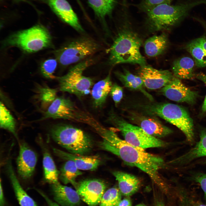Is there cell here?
I'll list each match as a JSON object with an SVG mask.
<instances>
[{"label": "cell", "mask_w": 206, "mask_h": 206, "mask_svg": "<svg viewBox=\"0 0 206 206\" xmlns=\"http://www.w3.org/2000/svg\"><path fill=\"white\" fill-rule=\"evenodd\" d=\"M99 135L102 138L98 144L100 148L117 156L126 164L139 168L160 189L167 191V185L160 173L165 165L162 158L128 143L112 129L105 128Z\"/></svg>", "instance_id": "obj_1"}, {"label": "cell", "mask_w": 206, "mask_h": 206, "mask_svg": "<svg viewBox=\"0 0 206 206\" xmlns=\"http://www.w3.org/2000/svg\"><path fill=\"white\" fill-rule=\"evenodd\" d=\"M142 41L138 35L125 27L118 33L111 47L108 50V62L112 66L122 63L146 65L140 49Z\"/></svg>", "instance_id": "obj_2"}, {"label": "cell", "mask_w": 206, "mask_h": 206, "mask_svg": "<svg viewBox=\"0 0 206 206\" xmlns=\"http://www.w3.org/2000/svg\"><path fill=\"white\" fill-rule=\"evenodd\" d=\"M171 1L166 0L145 13V23L151 31L167 29L185 17L193 7L206 4V0H200L173 5L170 4Z\"/></svg>", "instance_id": "obj_3"}, {"label": "cell", "mask_w": 206, "mask_h": 206, "mask_svg": "<svg viewBox=\"0 0 206 206\" xmlns=\"http://www.w3.org/2000/svg\"><path fill=\"white\" fill-rule=\"evenodd\" d=\"M140 107L144 114L160 117L179 129L188 141L193 140V121L184 108L177 104L164 103H150Z\"/></svg>", "instance_id": "obj_4"}, {"label": "cell", "mask_w": 206, "mask_h": 206, "mask_svg": "<svg viewBox=\"0 0 206 206\" xmlns=\"http://www.w3.org/2000/svg\"><path fill=\"white\" fill-rule=\"evenodd\" d=\"M53 139L70 153L84 155L92 147V140L81 129L70 125L58 124L50 129Z\"/></svg>", "instance_id": "obj_5"}, {"label": "cell", "mask_w": 206, "mask_h": 206, "mask_svg": "<svg viewBox=\"0 0 206 206\" xmlns=\"http://www.w3.org/2000/svg\"><path fill=\"white\" fill-rule=\"evenodd\" d=\"M3 43L5 46H16L28 53L53 46L49 32L40 25L14 33L8 37Z\"/></svg>", "instance_id": "obj_6"}, {"label": "cell", "mask_w": 206, "mask_h": 206, "mask_svg": "<svg viewBox=\"0 0 206 206\" xmlns=\"http://www.w3.org/2000/svg\"><path fill=\"white\" fill-rule=\"evenodd\" d=\"M107 120L121 132L124 140L132 145L144 149L165 145L162 140L148 134L140 127L129 123L112 110L109 112Z\"/></svg>", "instance_id": "obj_7"}, {"label": "cell", "mask_w": 206, "mask_h": 206, "mask_svg": "<svg viewBox=\"0 0 206 206\" xmlns=\"http://www.w3.org/2000/svg\"><path fill=\"white\" fill-rule=\"evenodd\" d=\"M93 62L91 59L85 60L72 68L64 75L58 77L60 90L78 97L89 94L93 82L91 78L84 76L83 73Z\"/></svg>", "instance_id": "obj_8"}, {"label": "cell", "mask_w": 206, "mask_h": 206, "mask_svg": "<svg viewBox=\"0 0 206 206\" xmlns=\"http://www.w3.org/2000/svg\"><path fill=\"white\" fill-rule=\"evenodd\" d=\"M100 48L94 40L87 37L76 39L56 51L57 60L63 66H67L86 60L96 53Z\"/></svg>", "instance_id": "obj_9"}, {"label": "cell", "mask_w": 206, "mask_h": 206, "mask_svg": "<svg viewBox=\"0 0 206 206\" xmlns=\"http://www.w3.org/2000/svg\"><path fill=\"white\" fill-rule=\"evenodd\" d=\"M127 117L150 135L159 138L172 132V130L164 125L156 116L129 112Z\"/></svg>", "instance_id": "obj_10"}, {"label": "cell", "mask_w": 206, "mask_h": 206, "mask_svg": "<svg viewBox=\"0 0 206 206\" xmlns=\"http://www.w3.org/2000/svg\"><path fill=\"white\" fill-rule=\"evenodd\" d=\"M106 188L104 181L96 179L81 181L76 187L81 199L89 206H96L100 204Z\"/></svg>", "instance_id": "obj_11"}, {"label": "cell", "mask_w": 206, "mask_h": 206, "mask_svg": "<svg viewBox=\"0 0 206 206\" xmlns=\"http://www.w3.org/2000/svg\"><path fill=\"white\" fill-rule=\"evenodd\" d=\"M138 74L145 87L151 90L162 88L169 84L175 77L169 70H157L146 65L140 66Z\"/></svg>", "instance_id": "obj_12"}, {"label": "cell", "mask_w": 206, "mask_h": 206, "mask_svg": "<svg viewBox=\"0 0 206 206\" xmlns=\"http://www.w3.org/2000/svg\"><path fill=\"white\" fill-rule=\"evenodd\" d=\"M160 92L169 99L177 102L194 103L197 96L196 92L191 90L175 76Z\"/></svg>", "instance_id": "obj_13"}, {"label": "cell", "mask_w": 206, "mask_h": 206, "mask_svg": "<svg viewBox=\"0 0 206 206\" xmlns=\"http://www.w3.org/2000/svg\"><path fill=\"white\" fill-rule=\"evenodd\" d=\"M37 161L36 153L25 143H21L17 164L18 173L21 178L27 179L32 176Z\"/></svg>", "instance_id": "obj_14"}, {"label": "cell", "mask_w": 206, "mask_h": 206, "mask_svg": "<svg viewBox=\"0 0 206 206\" xmlns=\"http://www.w3.org/2000/svg\"><path fill=\"white\" fill-rule=\"evenodd\" d=\"M45 0L52 11L64 22L79 32L84 31L76 14L66 0Z\"/></svg>", "instance_id": "obj_15"}, {"label": "cell", "mask_w": 206, "mask_h": 206, "mask_svg": "<svg viewBox=\"0 0 206 206\" xmlns=\"http://www.w3.org/2000/svg\"><path fill=\"white\" fill-rule=\"evenodd\" d=\"M53 150L54 153L59 157L73 161L80 170L94 171L97 168L101 162V158L98 155L76 154L56 148H54Z\"/></svg>", "instance_id": "obj_16"}, {"label": "cell", "mask_w": 206, "mask_h": 206, "mask_svg": "<svg viewBox=\"0 0 206 206\" xmlns=\"http://www.w3.org/2000/svg\"><path fill=\"white\" fill-rule=\"evenodd\" d=\"M52 192L55 200L63 206H78L80 198L76 191L62 185L59 182L51 184Z\"/></svg>", "instance_id": "obj_17"}, {"label": "cell", "mask_w": 206, "mask_h": 206, "mask_svg": "<svg viewBox=\"0 0 206 206\" xmlns=\"http://www.w3.org/2000/svg\"><path fill=\"white\" fill-rule=\"evenodd\" d=\"M112 174L118 182V189L122 194L129 196L139 189L140 181L134 175L119 171H114Z\"/></svg>", "instance_id": "obj_18"}, {"label": "cell", "mask_w": 206, "mask_h": 206, "mask_svg": "<svg viewBox=\"0 0 206 206\" xmlns=\"http://www.w3.org/2000/svg\"><path fill=\"white\" fill-rule=\"evenodd\" d=\"M112 85L110 73L104 78L94 85L91 95L93 106L95 108H101L104 105Z\"/></svg>", "instance_id": "obj_19"}, {"label": "cell", "mask_w": 206, "mask_h": 206, "mask_svg": "<svg viewBox=\"0 0 206 206\" xmlns=\"http://www.w3.org/2000/svg\"><path fill=\"white\" fill-rule=\"evenodd\" d=\"M115 74L125 87L130 90L139 91L150 101L153 100L152 96L146 90L143 82L139 76L133 74L126 69L122 72H116Z\"/></svg>", "instance_id": "obj_20"}, {"label": "cell", "mask_w": 206, "mask_h": 206, "mask_svg": "<svg viewBox=\"0 0 206 206\" xmlns=\"http://www.w3.org/2000/svg\"><path fill=\"white\" fill-rule=\"evenodd\" d=\"M168 40L167 35L162 33L148 39L145 41V53L148 56L154 57L162 54L167 49Z\"/></svg>", "instance_id": "obj_21"}, {"label": "cell", "mask_w": 206, "mask_h": 206, "mask_svg": "<svg viewBox=\"0 0 206 206\" xmlns=\"http://www.w3.org/2000/svg\"><path fill=\"white\" fill-rule=\"evenodd\" d=\"M7 173L15 194L20 206H37L35 201L27 194L20 185L11 162L7 165Z\"/></svg>", "instance_id": "obj_22"}, {"label": "cell", "mask_w": 206, "mask_h": 206, "mask_svg": "<svg viewBox=\"0 0 206 206\" xmlns=\"http://www.w3.org/2000/svg\"><path fill=\"white\" fill-rule=\"evenodd\" d=\"M194 60L188 57L176 60L173 62L172 70L173 75L179 79H192L194 76Z\"/></svg>", "instance_id": "obj_23"}, {"label": "cell", "mask_w": 206, "mask_h": 206, "mask_svg": "<svg viewBox=\"0 0 206 206\" xmlns=\"http://www.w3.org/2000/svg\"><path fill=\"white\" fill-rule=\"evenodd\" d=\"M44 151L43 165L45 180L51 185L56 183L59 182L60 173L49 152L45 149Z\"/></svg>", "instance_id": "obj_24"}, {"label": "cell", "mask_w": 206, "mask_h": 206, "mask_svg": "<svg viewBox=\"0 0 206 206\" xmlns=\"http://www.w3.org/2000/svg\"><path fill=\"white\" fill-rule=\"evenodd\" d=\"M82 174L73 161L68 160L61 169L59 177L64 184L71 183L76 188L78 183L76 179Z\"/></svg>", "instance_id": "obj_25"}, {"label": "cell", "mask_w": 206, "mask_h": 206, "mask_svg": "<svg viewBox=\"0 0 206 206\" xmlns=\"http://www.w3.org/2000/svg\"><path fill=\"white\" fill-rule=\"evenodd\" d=\"M204 156H206V129L201 132L200 140L195 147L179 158V160L181 163H185Z\"/></svg>", "instance_id": "obj_26"}, {"label": "cell", "mask_w": 206, "mask_h": 206, "mask_svg": "<svg viewBox=\"0 0 206 206\" xmlns=\"http://www.w3.org/2000/svg\"><path fill=\"white\" fill-rule=\"evenodd\" d=\"M186 48L193 56L197 66H206V51L196 39L188 44Z\"/></svg>", "instance_id": "obj_27"}, {"label": "cell", "mask_w": 206, "mask_h": 206, "mask_svg": "<svg viewBox=\"0 0 206 206\" xmlns=\"http://www.w3.org/2000/svg\"><path fill=\"white\" fill-rule=\"evenodd\" d=\"M0 110L1 128L9 131L16 136L15 119L9 110L1 102L0 103Z\"/></svg>", "instance_id": "obj_28"}, {"label": "cell", "mask_w": 206, "mask_h": 206, "mask_svg": "<svg viewBox=\"0 0 206 206\" xmlns=\"http://www.w3.org/2000/svg\"><path fill=\"white\" fill-rule=\"evenodd\" d=\"M98 16L103 18L111 13L114 5V0H88Z\"/></svg>", "instance_id": "obj_29"}, {"label": "cell", "mask_w": 206, "mask_h": 206, "mask_svg": "<svg viewBox=\"0 0 206 206\" xmlns=\"http://www.w3.org/2000/svg\"><path fill=\"white\" fill-rule=\"evenodd\" d=\"M121 193L118 188L114 187L104 193L100 203V206H117L121 200Z\"/></svg>", "instance_id": "obj_30"}, {"label": "cell", "mask_w": 206, "mask_h": 206, "mask_svg": "<svg viewBox=\"0 0 206 206\" xmlns=\"http://www.w3.org/2000/svg\"><path fill=\"white\" fill-rule=\"evenodd\" d=\"M38 92L39 100L44 105L51 104L56 98L57 91L56 89L47 87H42Z\"/></svg>", "instance_id": "obj_31"}, {"label": "cell", "mask_w": 206, "mask_h": 206, "mask_svg": "<svg viewBox=\"0 0 206 206\" xmlns=\"http://www.w3.org/2000/svg\"><path fill=\"white\" fill-rule=\"evenodd\" d=\"M57 64V61L55 59H50L45 60L41 67V71L43 75L49 79H53L55 78L53 74Z\"/></svg>", "instance_id": "obj_32"}, {"label": "cell", "mask_w": 206, "mask_h": 206, "mask_svg": "<svg viewBox=\"0 0 206 206\" xmlns=\"http://www.w3.org/2000/svg\"><path fill=\"white\" fill-rule=\"evenodd\" d=\"M115 106H117L123 96V89L116 83L112 84L110 93Z\"/></svg>", "instance_id": "obj_33"}, {"label": "cell", "mask_w": 206, "mask_h": 206, "mask_svg": "<svg viewBox=\"0 0 206 206\" xmlns=\"http://www.w3.org/2000/svg\"><path fill=\"white\" fill-rule=\"evenodd\" d=\"M166 0H141L136 7L139 10L144 13Z\"/></svg>", "instance_id": "obj_34"}, {"label": "cell", "mask_w": 206, "mask_h": 206, "mask_svg": "<svg viewBox=\"0 0 206 206\" xmlns=\"http://www.w3.org/2000/svg\"><path fill=\"white\" fill-rule=\"evenodd\" d=\"M195 181L200 184L204 192V198L206 201V174L197 177L195 178Z\"/></svg>", "instance_id": "obj_35"}, {"label": "cell", "mask_w": 206, "mask_h": 206, "mask_svg": "<svg viewBox=\"0 0 206 206\" xmlns=\"http://www.w3.org/2000/svg\"><path fill=\"white\" fill-rule=\"evenodd\" d=\"M38 192L45 200L49 206H60L57 203L53 201L48 197L42 192L39 190Z\"/></svg>", "instance_id": "obj_36"}, {"label": "cell", "mask_w": 206, "mask_h": 206, "mask_svg": "<svg viewBox=\"0 0 206 206\" xmlns=\"http://www.w3.org/2000/svg\"><path fill=\"white\" fill-rule=\"evenodd\" d=\"M117 206H132V202L129 198H125L121 199Z\"/></svg>", "instance_id": "obj_37"}, {"label": "cell", "mask_w": 206, "mask_h": 206, "mask_svg": "<svg viewBox=\"0 0 206 206\" xmlns=\"http://www.w3.org/2000/svg\"><path fill=\"white\" fill-rule=\"evenodd\" d=\"M5 199L3 193L1 185V180H0V206H4L5 204Z\"/></svg>", "instance_id": "obj_38"}, {"label": "cell", "mask_w": 206, "mask_h": 206, "mask_svg": "<svg viewBox=\"0 0 206 206\" xmlns=\"http://www.w3.org/2000/svg\"><path fill=\"white\" fill-rule=\"evenodd\" d=\"M196 40L206 51V39L204 37H201Z\"/></svg>", "instance_id": "obj_39"}, {"label": "cell", "mask_w": 206, "mask_h": 206, "mask_svg": "<svg viewBox=\"0 0 206 206\" xmlns=\"http://www.w3.org/2000/svg\"><path fill=\"white\" fill-rule=\"evenodd\" d=\"M197 77L202 81L206 85V75L203 73H200L197 75Z\"/></svg>", "instance_id": "obj_40"}, {"label": "cell", "mask_w": 206, "mask_h": 206, "mask_svg": "<svg viewBox=\"0 0 206 206\" xmlns=\"http://www.w3.org/2000/svg\"><path fill=\"white\" fill-rule=\"evenodd\" d=\"M190 206H206V205L199 201H193Z\"/></svg>", "instance_id": "obj_41"}, {"label": "cell", "mask_w": 206, "mask_h": 206, "mask_svg": "<svg viewBox=\"0 0 206 206\" xmlns=\"http://www.w3.org/2000/svg\"><path fill=\"white\" fill-rule=\"evenodd\" d=\"M203 112L206 113V95L202 107Z\"/></svg>", "instance_id": "obj_42"}, {"label": "cell", "mask_w": 206, "mask_h": 206, "mask_svg": "<svg viewBox=\"0 0 206 206\" xmlns=\"http://www.w3.org/2000/svg\"><path fill=\"white\" fill-rule=\"evenodd\" d=\"M155 206H165V205L162 201H159L157 202Z\"/></svg>", "instance_id": "obj_43"}, {"label": "cell", "mask_w": 206, "mask_h": 206, "mask_svg": "<svg viewBox=\"0 0 206 206\" xmlns=\"http://www.w3.org/2000/svg\"><path fill=\"white\" fill-rule=\"evenodd\" d=\"M136 206H146L144 204H139L137 205Z\"/></svg>", "instance_id": "obj_44"}]
</instances>
